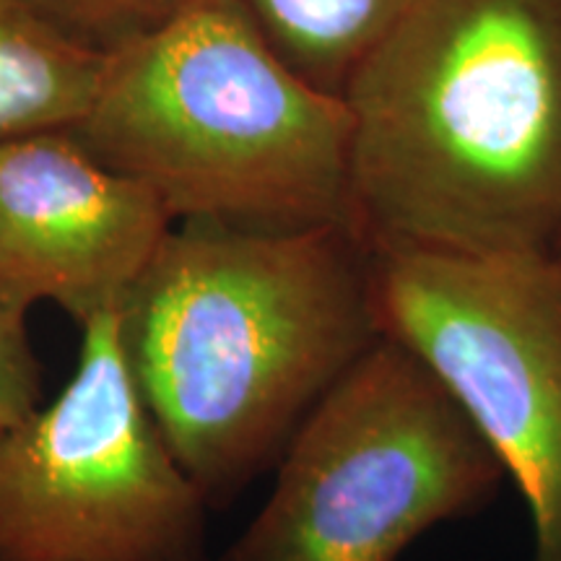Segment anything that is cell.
<instances>
[{"instance_id": "6da1fadb", "label": "cell", "mask_w": 561, "mask_h": 561, "mask_svg": "<svg viewBox=\"0 0 561 561\" xmlns=\"http://www.w3.org/2000/svg\"><path fill=\"white\" fill-rule=\"evenodd\" d=\"M117 318L140 401L210 510L273 471L382 339L371 250L348 227L174 224Z\"/></svg>"}, {"instance_id": "7a4b0ae2", "label": "cell", "mask_w": 561, "mask_h": 561, "mask_svg": "<svg viewBox=\"0 0 561 561\" xmlns=\"http://www.w3.org/2000/svg\"><path fill=\"white\" fill-rule=\"evenodd\" d=\"M341 96L369 250L561 255V0H421Z\"/></svg>"}, {"instance_id": "3957f363", "label": "cell", "mask_w": 561, "mask_h": 561, "mask_svg": "<svg viewBox=\"0 0 561 561\" xmlns=\"http://www.w3.org/2000/svg\"><path fill=\"white\" fill-rule=\"evenodd\" d=\"M68 133L174 224L354 229L346 102L286 66L237 0H193L110 55Z\"/></svg>"}, {"instance_id": "277c9868", "label": "cell", "mask_w": 561, "mask_h": 561, "mask_svg": "<svg viewBox=\"0 0 561 561\" xmlns=\"http://www.w3.org/2000/svg\"><path fill=\"white\" fill-rule=\"evenodd\" d=\"M268 500L214 561H398L507 471L439 377L382 335L301 421Z\"/></svg>"}, {"instance_id": "5b68a950", "label": "cell", "mask_w": 561, "mask_h": 561, "mask_svg": "<svg viewBox=\"0 0 561 561\" xmlns=\"http://www.w3.org/2000/svg\"><path fill=\"white\" fill-rule=\"evenodd\" d=\"M58 396L0 430V561H214L210 507L140 401L117 310Z\"/></svg>"}, {"instance_id": "8992f818", "label": "cell", "mask_w": 561, "mask_h": 561, "mask_svg": "<svg viewBox=\"0 0 561 561\" xmlns=\"http://www.w3.org/2000/svg\"><path fill=\"white\" fill-rule=\"evenodd\" d=\"M382 335L430 367L520 489L530 561H561V255L371 250Z\"/></svg>"}, {"instance_id": "52a82bcc", "label": "cell", "mask_w": 561, "mask_h": 561, "mask_svg": "<svg viewBox=\"0 0 561 561\" xmlns=\"http://www.w3.org/2000/svg\"><path fill=\"white\" fill-rule=\"evenodd\" d=\"M174 221L68 130L0 144V291L76 320L121 310Z\"/></svg>"}, {"instance_id": "ba28073f", "label": "cell", "mask_w": 561, "mask_h": 561, "mask_svg": "<svg viewBox=\"0 0 561 561\" xmlns=\"http://www.w3.org/2000/svg\"><path fill=\"white\" fill-rule=\"evenodd\" d=\"M107 58L79 50L0 0V144L76 128L94 102Z\"/></svg>"}, {"instance_id": "9c48e42d", "label": "cell", "mask_w": 561, "mask_h": 561, "mask_svg": "<svg viewBox=\"0 0 561 561\" xmlns=\"http://www.w3.org/2000/svg\"><path fill=\"white\" fill-rule=\"evenodd\" d=\"M273 53L312 87L343 94L356 66L421 0H237Z\"/></svg>"}, {"instance_id": "30bf717a", "label": "cell", "mask_w": 561, "mask_h": 561, "mask_svg": "<svg viewBox=\"0 0 561 561\" xmlns=\"http://www.w3.org/2000/svg\"><path fill=\"white\" fill-rule=\"evenodd\" d=\"M11 3L68 45L110 58L170 24L193 0H11Z\"/></svg>"}, {"instance_id": "8fae6325", "label": "cell", "mask_w": 561, "mask_h": 561, "mask_svg": "<svg viewBox=\"0 0 561 561\" xmlns=\"http://www.w3.org/2000/svg\"><path fill=\"white\" fill-rule=\"evenodd\" d=\"M30 310L0 291V430L21 424L45 403V367L30 339Z\"/></svg>"}]
</instances>
